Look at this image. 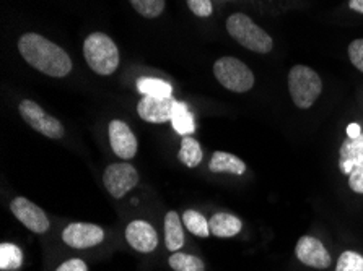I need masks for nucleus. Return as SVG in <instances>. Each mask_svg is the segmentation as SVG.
I'll return each mask as SVG.
<instances>
[{
	"label": "nucleus",
	"mask_w": 363,
	"mask_h": 271,
	"mask_svg": "<svg viewBox=\"0 0 363 271\" xmlns=\"http://www.w3.org/2000/svg\"><path fill=\"white\" fill-rule=\"evenodd\" d=\"M362 135V129L359 124H349L347 125V138H357Z\"/></svg>",
	"instance_id": "30"
},
{
	"label": "nucleus",
	"mask_w": 363,
	"mask_h": 271,
	"mask_svg": "<svg viewBox=\"0 0 363 271\" xmlns=\"http://www.w3.org/2000/svg\"><path fill=\"white\" fill-rule=\"evenodd\" d=\"M23 263V252L15 244L4 242L0 246V270H16Z\"/></svg>",
	"instance_id": "21"
},
{
	"label": "nucleus",
	"mask_w": 363,
	"mask_h": 271,
	"mask_svg": "<svg viewBox=\"0 0 363 271\" xmlns=\"http://www.w3.org/2000/svg\"><path fill=\"white\" fill-rule=\"evenodd\" d=\"M85 60L95 74L111 75L119 67V49L104 33H91L84 42Z\"/></svg>",
	"instance_id": "2"
},
{
	"label": "nucleus",
	"mask_w": 363,
	"mask_h": 271,
	"mask_svg": "<svg viewBox=\"0 0 363 271\" xmlns=\"http://www.w3.org/2000/svg\"><path fill=\"white\" fill-rule=\"evenodd\" d=\"M56 271H88V267L84 260L72 258V260H67V262H64Z\"/></svg>",
	"instance_id": "29"
},
{
	"label": "nucleus",
	"mask_w": 363,
	"mask_h": 271,
	"mask_svg": "<svg viewBox=\"0 0 363 271\" xmlns=\"http://www.w3.org/2000/svg\"><path fill=\"white\" fill-rule=\"evenodd\" d=\"M208 169H211L212 173H228V174L241 175L245 174L246 164L241 161L238 156H235V154H230L225 151H216L211 159V163H208Z\"/></svg>",
	"instance_id": "16"
},
{
	"label": "nucleus",
	"mask_w": 363,
	"mask_h": 271,
	"mask_svg": "<svg viewBox=\"0 0 363 271\" xmlns=\"http://www.w3.org/2000/svg\"><path fill=\"white\" fill-rule=\"evenodd\" d=\"M350 8L359 13H363V0H350Z\"/></svg>",
	"instance_id": "31"
},
{
	"label": "nucleus",
	"mask_w": 363,
	"mask_h": 271,
	"mask_svg": "<svg viewBox=\"0 0 363 271\" xmlns=\"http://www.w3.org/2000/svg\"><path fill=\"white\" fill-rule=\"evenodd\" d=\"M179 161L184 163L188 168H197L202 161V148L196 138L189 135L183 137L179 149Z\"/></svg>",
	"instance_id": "19"
},
{
	"label": "nucleus",
	"mask_w": 363,
	"mask_h": 271,
	"mask_svg": "<svg viewBox=\"0 0 363 271\" xmlns=\"http://www.w3.org/2000/svg\"><path fill=\"white\" fill-rule=\"evenodd\" d=\"M172 125L179 135H192L196 130L194 117H192L188 104L183 101H174L172 113Z\"/></svg>",
	"instance_id": "18"
},
{
	"label": "nucleus",
	"mask_w": 363,
	"mask_h": 271,
	"mask_svg": "<svg viewBox=\"0 0 363 271\" xmlns=\"http://www.w3.org/2000/svg\"><path fill=\"white\" fill-rule=\"evenodd\" d=\"M18 51L33 69L44 75L62 79L72 71V59L57 44L38 33H26L18 40Z\"/></svg>",
	"instance_id": "1"
},
{
	"label": "nucleus",
	"mask_w": 363,
	"mask_h": 271,
	"mask_svg": "<svg viewBox=\"0 0 363 271\" xmlns=\"http://www.w3.org/2000/svg\"><path fill=\"white\" fill-rule=\"evenodd\" d=\"M176 99L172 98H153L144 96L137 104V113L140 119L150 124H167L172 122V113Z\"/></svg>",
	"instance_id": "11"
},
{
	"label": "nucleus",
	"mask_w": 363,
	"mask_h": 271,
	"mask_svg": "<svg viewBox=\"0 0 363 271\" xmlns=\"http://www.w3.org/2000/svg\"><path fill=\"white\" fill-rule=\"evenodd\" d=\"M188 7L196 16L201 18H207L212 15V2L211 0H188Z\"/></svg>",
	"instance_id": "27"
},
{
	"label": "nucleus",
	"mask_w": 363,
	"mask_h": 271,
	"mask_svg": "<svg viewBox=\"0 0 363 271\" xmlns=\"http://www.w3.org/2000/svg\"><path fill=\"white\" fill-rule=\"evenodd\" d=\"M211 232L217 237H233L243 228L240 218L230 213H217L208 221Z\"/></svg>",
	"instance_id": "17"
},
{
	"label": "nucleus",
	"mask_w": 363,
	"mask_h": 271,
	"mask_svg": "<svg viewBox=\"0 0 363 271\" xmlns=\"http://www.w3.org/2000/svg\"><path fill=\"white\" fill-rule=\"evenodd\" d=\"M349 185L354 192L363 193V161L349 174Z\"/></svg>",
	"instance_id": "28"
},
{
	"label": "nucleus",
	"mask_w": 363,
	"mask_h": 271,
	"mask_svg": "<svg viewBox=\"0 0 363 271\" xmlns=\"http://www.w3.org/2000/svg\"><path fill=\"white\" fill-rule=\"evenodd\" d=\"M335 271H363V257L352 250L344 252L339 258Z\"/></svg>",
	"instance_id": "25"
},
{
	"label": "nucleus",
	"mask_w": 363,
	"mask_h": 271,
	"mask_svg": "<svg viewBox=\"0 0 363 271\" xmlns=\"http://www.w3.org/2000/svg\"><path fill=\"white\" fill-rule=\"evenodd\" d=\"M109 143L113 151L123 159H132L137 153V138L129 125L123 120H113L109 124Z\"/></svg>",
	"instance_id": "13"
},
{
	"label": "nucleus",
	"mask_w": 363,
	"mask_h": 271,
	"mask_svg": "<svg viewBox=\"0 0 363 271\" xmlns=\"http://www.w3.org/2000/svg\"><path fill=\"white\" fill-rule=\"evenodd\" d=\"M164 244L169 252H179L184 246V231L176 212H169L164 218Z\"/></svg>",
	"instance_id": "15"
},
{
	"label": "nucleus",
	"mask_w": 363,
	"mask_h": 271,
	"mask_svg": "<svg viewBox=\"0 0 363 271\" xmlns=\"http://www.w3.org/2000/svg\"><path fill=\"white\" fill-rule=\"evenodd\" d=\"M103 182L111 197L123 198L125 193L139 184V173L129 163L111 164L104 171Z\"/></svg>",
	"instance_id": "7"
},
{
	"label": "nucleus",
	"mask_w": 363,
	"mask_h": 271,
	"mask_svg": "<svg viewBox=\"0 0 363 271\" xmlns=\"http://www.w3.org/2000/svg\"><path fill=\"white\" fill-rule=\"evenodd\" d=\"M169 267L174 271H206V265H203L199 257L189 255V253L176 252L169 257Z\"/></svg>",
	"instance_id": "22"
},
{
	"label": "nucleus",
	"mask_w": 363,
	"mask_h": 271,
	"mask_svg": "<svg viewBox=\"0 0 363 271\" xmlns=\"http://www.w3.org/2000/svg\"><path fill=\"white\" fill-rule=\"evenodd\" d=\"M137 90H139L144 96H153V98H172L173 88L169 83L160 79H140L137 81Z\"/></svg>",
	"instance_id": "20"
},
{
	"label": "nucleus",
	"mask_w": 363,
	"mask_h": 271,
	"mask_svg": "<svg viewBox=\"0 0 363 271\" xmlns=\"http://www.w3.org/2000/svg\"><path fill=\"white\" fill-rule=\"evenodd\" d=\"M20 115L28 124L33 130L40 132L41 135L49 138H62L64 127L56 117L49 115L40 104H36L31 99H23L18 106Z\"/></svg>",
	"instance_id": "6"
},
{
	"label": "nucleus",
	"mask_w": 363,
	"mask_h": 271,
	"mask_svg": "<svg viewBox=\"0 0 363 271\" xmlns=\"http://www.w3.org/2000/svg\"><path fill=\"white\" fill-rule=\"evenodd\" d=\"M125 239H128L129 246L135 250L142 253H150L158 246V234L152 224L147 221H132V223L125 228Z\"/></svg>",
	"instance_id": "12"
},
{
	"label": "nucleus",
	"mask_w": 363,
	"mask_h": 271,
	"mask_svg": "<svg viewBox=\"0 0 363 271\" xmlns=\"http://www.w3.org/2000/svg\"><path fill=\"white\" fill-rule=\"evenodd\" d=\"M137 13L144 18H157L164 10V0H129Z\"/></svg>",
	"instance_id": "24"
},
{
	"label": "nucleus",
	"mask_w": 363,
	"mask_h": 271,
	"mask_svg": "<svg viewBox=\"0 0 363 271\" xmlns=\"http://www.w3.org/2000/svg\"><path fill=\"white\" fill-rule=\"evenodd\" d=\"M10 209L15 214V218L23 223L30 231L36 232V234H44L49 231V218L43 209L30 202L25 197H16L10 203Z\"/></svg>",
	"instance_id": "8"
},
{
	"label": "nucleus",
	"mask_w": 363,
	"mask_h": 271,
	"mask_svg": "<svg viewBox=\"0 0 363 271\" xmlns=\"http://www.w3.org/2000/svg\"><path fill=\"white\" fill-rule=\"evenodd\" d=\"M213 75L222 86L233 93H246L255 86V74L235 57H222L213 64Z\"/></svg>",
	"instance_id": "5"
},
{
	"label": "nucleus",
	"mask_w": 363,
	"mask_h": 271,
	"mask_svg": "<svg viewBox=\"0 0 363 271\" xmlns=\"http://www.w3.org/2000/svg\"><path fill=\"white\" fill-rule=\"evenodd\" d=\"M104 231L96 224L72 223L62 232V241L72 248H90L101 244Z\"/></svg>",
	"instance_id": "9"
},
{
	"label": "nucleus",
	"mask_w": 363,
	"mask_h": 271,
	"mask_svg": "<svg viewBox=\"0 0 363 271\" xmlns=\"http://www.w3.org/2000/svg\"><path fill=\"white\" fill-rule=\"evenodd\" d=\"M349 59L355 69L363 74V40H355L349 46Z\"/></svg>",
	"instance_id": "26"
},
{
	"label": "nucleus",
	"mask_w": 363,
	"mask_h": 271,
	"mask_svg": "<svg viewBox=\"0 0 363 271\" xmlns=\"http://www.w3.org/2000/svg\"><path fill=\"white\" fill-rule=\"evenodd\" d=\"M295 253L296 258H298L301 263H305L308 267L313 268L324 270L333 263V258L326 250V247L323 246V242L311 236H303L298 242H296Z\"/></svg>",
	"instance_id": "10"
},
{
	"label": "nucleus",
	"mask_w": 363,
	"mask_h": 271,
	"mask_svg": "<svg viewBox=\"0 0 363 271\" xmlns=\"http://www.w3.org/2000/svg\"><path fill=\"white\" fill-rule=\"evenodd\" d=\"M227 31L236 42L257 54H269L272 51L274 41L269 33L257 26L245 13H233L227 20Z\"/></svg>",
	"instance_id": "3"
},
{
	"label": "nucleus",
	"mask_w": 363,
	"mask_h": 271,
	"mask_svg": "<svg viewBox=\"0 0 363 271\" xmlns=\"http://www.w3.org/2000/svg\"><path fill=\"white\" fill-rule=\"evenodd\" d=\"M291 101L300 109H310L323 91V81L315 70L306 65H295L289 74Z\"/></svg>",
	"instance_id": "4"
},
{
	"label": "nucleus",
	"mask_w": 363,
	"mask_h": 271,
	"mask_svg": "<svg viewBox=\"0 0 363 271\" xmlns=\"http://www.w3.org/2000/svg\"><path fill=\"white\" fill-rule=\"evenodd\" d=\"M363 161V134L357 138H347L340 146L339 168L344 174H350L355 166Z\"/></svg>",
	"instance_id": "14"
},
{
	"label": "nucleus",
	"mask_w": 363,
	"mask_h": 271,
	"mask_svg": "<svg viewBox=\"0 0 363 271\" xmlns=\"http://www.w3.org/2000/svg\"><path fill=\"white\" fill-rule=\"evenodd\" d=\"M183 223L192 234L197 237H208L211 234V226L208 221L203 218V214L194 212V209H188L183 214Z\"/></svg>",
	"instance_id": "23"
}]
</instances>
